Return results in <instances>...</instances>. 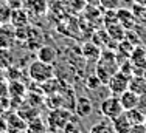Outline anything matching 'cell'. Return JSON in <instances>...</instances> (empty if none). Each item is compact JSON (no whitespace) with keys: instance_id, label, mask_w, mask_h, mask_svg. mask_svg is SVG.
<instances>
[{"instance_id":"7c38bea8","label":"cell","mask_w":146,"mask_h":133,"mask_svg":"<svg viewBox=\"0 0 146 133\" xmlns=\"http://www.w3.org/2000/svg\"><path fill=\"white\" fill-rule=\"evenodd\" d=\"M110 125H112L113 133H127V132H129V128H131V122L127 121L124 111L121 115H118L117 118L110 119Z\"/></svg>"},{"instance_id":"9a60e30c","label":"cell","mask_w":146,"mask_h":133,"mask_svg":"<svg viewBox=\"0 0 146 133\" xmlns=\"http://www.w3.org/2000/svg\"><path fill=\"white\" fill-rule=\"evenodd\" d=\"M124 115H126L127 121L131 122V125H137V124H143L145 122V116L146 113L141 110L140 107L135 108H129V110H124Z\"/></svg>"},{"instance_id":"e0dca14e","label":"cell","mask_w":146,"mask_h":133,"mask_svg":"<svg viewBox=\"0 0 146 133\" xmlns=\"http://www.w3.org/2000/svg\"><path fill=\"white\" fill-rule=\"evenodd\" d=\"M107 34H109L112 39H117V40H123L124 37H126V34H124V26L121 25L118 20L113 25H107Z\"/></svg>"},{"instance_id":"8992f818","label":"cell","mask_w":146,"mask_h":133,"mask_svg":"<svg viewBox=\"0 0 146 133\" xmlns=\"http://www.w3.org/2000/svg\"><path fill=\"white\" fill-rule=\"evenodd\" d=\"M129 61L134 65V74H143L146 70V48L141 45H135L129 56Z\"/></svg>"},{"instance_id":"7a4b0ae2","label":"cell","mask_w":146,"mask_h":133,"mask_svg":"<svg viewBox=\"0 0 146 133\" xmlns=\"http://www.w3.org/2000/svg\"><path fill=\"white\" fill-rule=\"evenodd\" d=\"M28 74L30 78L37 84H45L48 82L50 79H53L54 71H53V66L51 64H47V62L42 61H34L33 64L28 66Z\"/></svg>"},{"instance_id":"ba28073f","label":"cell","mask_w":146,"mask_h":133,"mask_svg":"<svg viewBox=\"0 0 146 133\" xmlns=\"http://www.w3.org/2000/svg\"><path fill=\"white\" fill-rule=\"evenodd\" d=\"M93 111V104L87 96H79L76 99V105H75V113L79 118H89Z\"/></svg>"},{"instance_id":"5bb4252c","label":"cell","mask_w":146,"mask_h":133,"mask_svg":"<svg viewBox=\"0 0 146 133\" xmlns=\"http://www.w3.org/2000/svg\"><path fill=\"white\" fill-rule=\"evenodd\" d=\"M56 57H58V51L51 45H44L37 51V59L42 62H47V64H53L56 61Z\"/></svg>"},{"instance_id":"ac0fdd59","label":"cell","mask_w":146,"mask_h":133,"mask_svg":"<svg viewBox=\"0 0 146 133\" xmlns=\"http://www.w3.org/2000/svg\"><path fill=\"white\" fill-rule=\"evenodd\" d=\"M62 132L64 133H82V125H81V122L76 119V118H70L68 122L64 125Z\"/></svg>"},{"instance_id":"30bf717a","label":"cell","mask_w":146,"mask_h":133,"mask_svg":"<svg viewBox=\"0 0 146 133\" xmlns=\"http://www.w3.org/2000/svg\"><path fill=\"white\" fill-rule=\"evenodd\" d=\"M118 97H120V102H121L123 110L135 108V107H138V102H140V96H138V94H135L134 92H131L129 88H127L126 92H123Z\"/></svg>"},{"instance_id":"d4e9b609","label":"cell","mask_w":146,"mask_h":133,"mask_svg":"<svg viewBox=\"0 0 146 133\" xmlns=\"http://www.w3.org/2000/svg\"><path fill=\"white\" fill-rule=\"evenodd\" d=\"M134 3H138V5H143V6H146V0H132Z\"/></svg>"},{"instance_id":"277c9868","label":"cell","mask_w":146,"mask_h":133,"mask_svg":"<svg viewBox=\"0 0 146 133\" xmlns=\"http://www.w3.org/2000/svg\"><path fill=\"white\" fill-rule=\"evenodd\" d=\"M129 79H131V76L124 74L123 71L118 70L115 74H112L110 79L107 80V88H109V92L113 96H120L123 92H126L129 88Z\"/></svg>"},{"instance_id":"7402d4cb","label":"cell","mask_w":146,"mask_h":133,"mask_svg":"<svg viewBox=\"0 0 146 133\" xmlns=\"http://www.w3.org/2000/svg\"><path fill=\"white\" fill-rule=\"evenodd\" d=\"M86 85H87L89 90H96V88H100V87L103 85V82L100 80V78L96 74H93V76H89V78H87Z\"/></svg>"},{"instance_id":"ffe728a7","label":"cell","mask_w":146,"mask_h":133,"mask_svg":"<svg viewBox=\"0 0 146 133\" xmlns=\"http://www.w3.org/2000/svg\"><path fill=\"white\" fill-rule=\"evenodd\" d=\"M98 2H100V5H101V8L106 9V11H117L121 6V2H123V0H98Z\"/></svg>"},{"instance_id":"8fae6325","label":"cell","mask_w":146,"mask_h":133,"mask_svg":"<svg viewBox=\"0 0 146 133\" xmlns=\"http://www.w3.org/2000/svg\"><path fill=\"white\" fill-rule=\"evenodd\" d=\"M6 122V132H19V130H27V121L20 115H9L5 119Z\"/></svg>"},{"instance_id":"5b68a950","label":"cell","mask_w":146,"mask_h":133,"mask_svg":"<svg viewBox=\"0 0 146 133\" xmlns=\"http://www.w3.org/2000/svg\"><path fill=\"white\" fill-rule=\"evenodd\" d=\"M72 118V113L68 110H64V108H56V110L50 111L47 119V125L51 128V130H62L64 125L68 122V119Z\"/></svg>"},{"instance_id":"cb8c5ba5","label":"cell","mask_w":146,"mask_h":133,"mask_svg":"<svg viewBox=\"0 0 146 133\" xmlns=\"http://www.w3.org/2000/svg\"><path fill=\"white\" fill-rule=\"evenodd\" d=\"M138 107H140L141 110H145V108H146V93L140 96V102H138Z\"/></svg>"},{"instance_id":"484cf974","label":"cell","mask_w":146,"mask_h":133,"mask_svg":"<svg viewBox=\"0 0 146 133\" xmlns=\"http://www.w3.org/2000/svg\"><path fill=\"white\" fill-rule=\"evenodd\" d=\"M47 133H59L58 130H47Z\"/></svg>"},{"instance_id":"2e32d148","label":"cell","mask_w":146,"mask_h":133,"mask_svg":"<svg viewBox=\"0 0 146 133\" xmlns=\"http://www.w3.org/2000/svg\"><path fill=\"white\" fill-rule=\"evenodd\" d=\"M27 133H47V122L40 118H33L27 122Z\"/></svg>"},{"instance_id":"4fadbf2b","label":"cell","mask_w":146,"mask_h":133,"mask_svg":"<svg viewBox=\"0 0 146 133\" xmlns=\"http://www.w3.org/2000/svg\"><path fill=\"white\" fill-rule=\"evenodd\" d=\"M129 90L134 92L135 94L141 96L146 93V80L143 78V74H132L129 79Z\"/></svg>"},{"instance_id":"83f0119b","label":"cell","mask_w":146,"mask_h":133,"mask_svg":"<svg viewBox=\"0 0 146 133\" xmlns=\"http://www.w3.org/2000/svg\"><path fill=\"white\" fill-rule=\"evenodd\" d=\"M143 78H145V80H146V70H145V73H143Z\"/></svg>"},{"instance_id":"3957f363","label":"cell","mask_w":146,"mask_h":133,"mask_svg":"<svg viewBox=\"0 0 146 133\" xmlns=\"http://www.w3.org/2000/svg\"><path fill=\"white\" fill-rule=\"evenodd\" d=\"M123 107H121V102H120V97L118 96H109L106 97V99L103 101L101 104H100V113L103 115L106 119H113V118H117L118 115L123 113Z\"/></svg>"},{"instance_id":"52a82bcc","label":"cell","mask_w":146,"mask_h":133,"mask_svg":"<svg viewBox=\"0 0 146 133\" xmlns=\"http://www.w3.org/2000/svg\"><path fill=\"white\" fill-rule=\"evenodd\" d=\"M16 42V30L11 25L0 26V48H11Z\"/></svg>"},{"instance_id":"f1b7e54d","label":"cell","mask_w":146,"mask_h":133,"mask_svg":"<svg viewBox=\"0 0 146 133\" xmlns=\"http://www.w3.org/2000/svg\"><path fill=\"white\" fill-rule=\"evenodd\" d=\"M143 124H145V127H146V116H145V122H143Z\"/></svg>"},{"instance_id":"603a6c76","label":"cell","mask_w":146,"mask_h":133,"mask_svg":"<svg viewBox=\"0 0 146 133\" xmlns=\"http://www.w3.org/2000/svg\"><path fill=\"white\" fill-rule=\"evenodd\" d=\"M127 133H146V127L145 124H137V125H131L129 132Z\"/></svg>"},{"instance_id":"9c48e42d","label":"cell","mask_w":146,"mask_h":133,"mask_svg":"<svg viewBox=\"0 0 146 133\" xmlns=\"http://www.w3.org/2000/svg\"><path fill=\"white\" fill-rule=\"evenodd\" d=\"M115 16H117L118 22L124 26V30H132V28L135 26L137 19H135V16L132 14V11H129V9H124V8L120 6V8L115 11Z\"/></svg>"},{"instance_id":"f546056e","label":"cell","mask_w":146,"mask_h":133,"mask_svg":"<svg viewBox=\"0 0 146 133\" xmlns=\"http://www.w3.org/2000/svg\"><path fill=\"white\" fill-rule=\"evenodd\" d=\"M131 2H132V0H131Z\"/></svg>"},{"instance_id":"44dd1931","label":"cell","mask_w":146,"mask_h":133,"mask_svg":"<svg viewBox=\"0 0 146 133\" xmlns=\"http://www.w3.org/2000/svg\"><path fill=\"white\" fill-rule=\"evenodd\" d=\"M132 14L135 16L137 20H146V6L138 5V3H134V8H132Z\"/></svg>"},{"instance_id":"d6986e66","label":"cell","mask_w":146,"mask_h":133,"mask_svg":"<svg viewBox=\"0 0 146 133\" xmlns=\"http://www.w3.org/2000/svg\"><path fill=\"white\" fill-rule=\"evenodd\" d=\"M13 64V57L9 54L8 48H0V68H9Z\"/></svg>"},{"instance_id":"6da1fadb","label":"cell","mask_w":146,"mask_h":133,"mask_svg":"<svg viewBox=\"0 0 146 133\" xmlns=\"http://www.w3.org/2000/svg\"><path fill=\"white\" fill-rule=\"evenodd\" d=\"M118 70H120V64H118V61H117L115 53H112V51H104V53L100 54L95 74L98 76L103 84H107V80L110 79V76L115 74Z\"/></svg>"},{"instance_id":"4316f807","label":"cell","mask_w":146,"mask_h":133,"mask_svg":"<svg viewBox=\"0 0 146 133\" xmlns=\"http://www.w3.org/2000/svg\"><path fill=\"white\" fill-rule=\"evenodd\" d=\"M13 133H27V130H19V132H13Z\"/></svg>"}]
</instances>
